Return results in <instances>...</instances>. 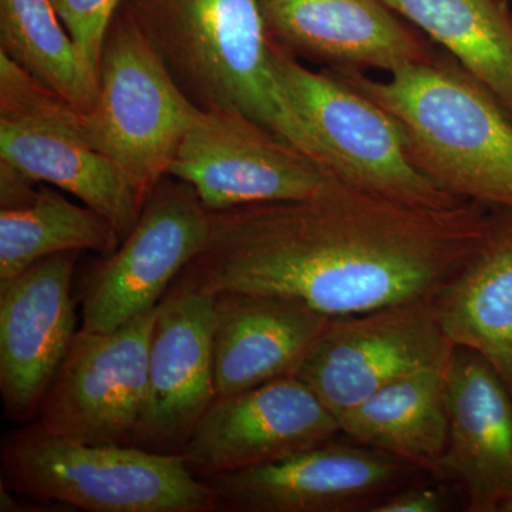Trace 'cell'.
I'll use <instances>...</instances> for the list:
<instances>
[{
    "label": "cell",
    "instance_id": "cb8c5ba5",
    "mask_svg": "<svg viewBox=\"0 0 512 512\" xmlns=\"http://www.w3.org/2000/svg\"><path fill=\"white\" fill-rule=\"evenodd\" d=\"M72 37L86 72L99 84L101 53L107 32L123 0H50Z\"/></svg>",
    "mask_w": 512,
    "mask_h": 512
},
{
    "label": "cell",
    "instance_id": "277c9868",
    "mask_svg": "<svg viewBox=\"0 0 512 512\" xmlns=\"http://www.w3.org/2000/svg\"><path fill=\"white\" fill-rule=\"evenodd\" d=\"M2 485L13 493L87 512H215L210 484L180 454L63 439L36 421L6 434Z\"/></svg>",
    "mask_w": 512,
    "mask_h": 512
},
{
    "label": "cell",
    "instance_id": "ffe728a7",
    "mask_svg": "<svg viewBox=\"0 0 512 512\" xmlns=\"http://www.w3.org/2000/svg\"><path fill=\"white\" fill-rule=\"evenodd\" d=\"M448 363L419 370L377 390L340 417V434L419 470L443 474Z\"/></svg>",
    "mask_w": 512,
    "mask_h": 512
},
{
    "label": "cell",
    "instance_id": "4fadbf2b",
    "mask_svg": "<svg viewBox=\"0 0 512 512\" xmlns=\"http://www.w3.org/2000/svg\"><path fill=\"white\" fill-rule=\"evenodd\" d=\"M340 436L339 420L295 375L217 397L180 451L192 476L265 466Z\"/></svg>",
    "mask_w": 512,
    "mask_h": 512
},
{
    "label": "cell",
    "instance_id": "ba28073f",
    "mask_svg": "<svg viewBox=\"0 0 512 512\" xmlns=\"http://www.w3.org/2000/svg\"><path fill=\"white\" fill-rule=\"evenodd\" d=\"M434 298L333 318L293 375L339 420L387 384L448 362L456 346Z\"/></svg>",
    "mask_w": 512,
    "mask_h": 512
},
{
    "label": "cell",
    "instance_id": "5b68a950",
    "mask_svg": "<svg viewBox=\"0 0 512 512\" xmlns=\"http://www.w3.org/2000/svg\"><path fill=\"white\" fill-rule=\"evenodd\" d=\"M201 111L174 82L133 20L119 9L101 53L96 101L80 114L87 143L146 202L167 177Z\"/></svg>",
    "mask_w": 512,
    "mask_h": 512
},
{
    "label": "cell",
    "instance_id": "3957f363",
    "mask_svg": "<svg viewBox=\"0 0 512 512\" xmlns=\"http://www.w3.org/2000/svg\"><path fill=\"white\" fill-rule=\"evenodd\" d=\"M328 70L392 114L414 164L440 188L461 201L512 210V120L453 57L384 79Z\"/></svg>",
    "mask_w": 512,
    "mask_h": 512
},
{
    "label": "cell",
    "instance_id": "7a4b0ae2",
    "mask_svg": "<svg viewBox=\"0 0 512 512\" xmlns=\"http://www.w3.org/2000/svg\"><path fill=\"white\" fill-rule=\"evenodd\" d=\"M120 9L195 106L239 111L330 170L276 77L258 0H123Z\"/></svg>",
    "mask_w": 512,
    "mask_h": 512
},
{
    "label": "cell",
    "instance_id": "ac0fdd59",
    "mask_svg": "<svg viewBox=\"0 0 512 512\" xmlns=\"http://www.w3.org/2000/svg\"><path fill=\"white\" fill-rule=\"evenodd\" d=\"M332 319L292 299L217 293L212 355L218 397L293 375Z\"/></svg>",
    "mask_w": 512,
    "mask_h": 512
},
{
    "label": "cell",
    "instance_id": "30bf717a",
    "mask_svg": "<svg viewBox=\"0 0 512 512\" xmlns=\"http://www.w3.org/2000/svg\"><path fill=\"white\" fill-rule=\"evenodd\" d=\"M168 175L194 188L208 211L303 200L339 180L329 168L235 110H202Z\"/></svg>",
    "mask_w": 512,
    "mask_h": 512
},
{
    "label": "cell",
    "instance_id": "d4e9b609",
    "mask_svg": "<svg viewBox=\"0 0 512 512\" xmlns=\"http://www.w3.org/2000/svg\"><path fill=\"white\" fill-rule=\"evenodd\" d=\"M444 505V495L437 488L412 487L396 491L372 512H439Z\"/></svg>",
    "mask_w": 512,
    "mask_h": 512
},
{
    "label": "cell",
    "instance_id": "52a82bcc",
    "mask_svg": "<svg viewBox=\"0 0 512 512\" xmlns=\"http://www.w3.org/2000/svg\"><path fill=\"white\" fill-rule=\"evenodd\" d=\"M80 111L0 53V163L67 192L130 234L144 202L123 174L94 150Z\"/></svg>",
    "mask_w": 512,
    "mask_h": 512
},
{
    "label": "cell",
    "instance_id": "e0dca14e",
    "mask_svg": "<svg viewBox=\"0 0 512 512\" xmlns=\"http://www.w3.org/2000/svg\"><path fill=\"white\" fill-rule=\"evenodd\" d=\"M443 473L464 484L470 512H512V396L487 360L454 349L447 372Z\"/></svg>",
    "mask_w": 512,
    "mask_h": 512
},
{
    "label": "cell",
    "instance_id": "d6986e66",
    "mask_svg": "<svg viewBox=\"0 0 512 512\" xmlns=\"http://www.w3.org/2000/svg\"><path fill=\"white\" fill-rule=\"evenodd\" d=\"M434 301L450 342L487 360L512 396V210L490 208L480 247Z\"/></svg>",
    "mask_w": 512,
    "mask_h": 512
},
{
    "label": "cell",
    "instance_id": "5bb4252c",
    "mask_svg": "<svg viewBox=\"0 0 512 512\" xmlns=\"http://www.w3.org/2000/svg\"><path fill=\"white\" fill-rule=\"evenodd\" d=\"M77 254L47 256L0 281V396L12 423L36 419L79 332L72 296Z\"/></svg>",
    "mask_w": 512,
    "mask_h": 512
},
{
    "label": "cell",
    "instance_id": "7c38bea8",
    "mask_svg": "<svg viewBox=\"0 0 512 512\" xmlns=\"http://www.w3.org/2000/svg\"><path fill=\"white\" fill-rule=\"evenodd\" d=\"M419 468L362 444L335 439L265 466L207 478L218 511H373Z\"/></svg>",
    "mask_w": 512,
    "mask_h": 512
},
{
    "label": "cell",
    "instance_id": "603a6c76",
    "mask_svg": "<svg viewBox=\"0 0 512 512\" xmlns=\"http://www.w3.org/2000/svg\"><path fill=\"white\" fill-rule=\"evenodd\" d=\"M0 53L80 113L92 109L99 84L50 0H0Z\"/></svg>",
    "mask_w": 512,
    "mask_h": 512
},
{
    "label": "cell",
    "instance_id": "9c48e42d",
    "mask_svg": "<svg viewBox=\"0 0 512 512\" xmlns=\"http://www.w3.org/2000/svg\"><path fill=\"white\" fill-rule=\"evenodd\" d=\"M211 211L194 188L167 175L130 234L87 276L80 330L104 333L153 311L208 241Z\"/></svg>",
    "mask_w": 512,
    "mask_h": 512
},
{
    "label": "cell",
    "instance_id": "7402d4cb",
    "mask_svg": "<svg viewBox=\"0 0 512 512\" xmlns=\"http://www.w3.org/2000/svg\"><path fill=\"white\" fill-rule=\"evenodd\" d=\"M55 188L37 184L25 201L0 208V281L47 256L92 251L106 258L120 247L107 218Z\"/></svg>",
    "mask_w": 512,
    "mask_h": 512
},
{
    "label": "cell",
    "instance_id": "9a60e30c",
    "mask_svg": "<svg viewBox=\"0 0 512 512\" xmlns=\"http://www.w3.org/2000/svg\"><path fill=\"white\" fill-rule=\"evenodd\" d=\"M215 295L173 284L157 306L148 352L147 403L134 446L180 454L217 400Z\"/></svg>",
    "mask_w": 512,
    "mask_h": 512
},
{
    "label": "cell",
    "instance_id": "44dd1931",
    "mask_svg": "<svg viewBox=\"0 0 512 512\" xmlns=\"http://www.w3.org/2000/svg\"><path fill=\"white\" fill-rule=\"evenodd\" d=\"M443 47L512 120V12L505 0H383Z\"/></svg>",
    "mask_w": 512,
    "mask_h": 512
},
{
    "label": "cell",
    "instance_id": "8992f818",
    "mask_svg": "<svg viewBox=\"0 0 512 512\" xmlns=\"http://www.w3.org/2000/svg\"><path fill=\"white\" fill-rule=\"evenodd\" d=\"M271 62L286 96L342 183L413 207L446 210L467 202L421 173L402 128L375 100L328 69L313 72L272 39Z\"/></svg>",
    "mask_w": 512,
    "mask_h": 512
},
{
    "label": "cell",
    "instance_id": "6da1fadb",
    "mask_svg": "<svg viewBox=\"0 0 512 512\" xmlns=\"http://www.w3.org/2000/svg\"><path fill=\"white\" fill-rule=\"evenodd\" d=\"M488 215L477 202L413 207L336 180L303 200L211 212L207 244L174 282L359 315L434 298L480 247Z\"/></svg>",
    "mask_w": 512,
    "mask_h": 512
},
{
    "label": "cell",
    "instance_id": "2e32d148",
    "mask_svg": "<svg viewBox=\"0 0 512 512\" xmlns=\"http://www.w3.org/2000/svg\"><path fill=\"white\" fill-rule=\"evenodd\" d=\"M269 37L332 70L392 74L447 53L383 0H258Z\"/></svg>",
    "mask_w": 512,
    "mask_h": 512
},
{
    "label": "cell",
    "instance_id": "8fae6325",
    "mask_svg": "<svg viewBox=\"0 0 512 512\" xmlns=\"http://www.w3.org/2000/svg\"><path fill=\"white\" fill-rule=\"evenodd\" d=\"M157 308L111 332L79 329L40 403L53 436L134 446L147 403L148 352Z\"/></svg>",
    "mask_w": 512,
    "mask_h": 512
}]
</instances>
